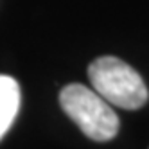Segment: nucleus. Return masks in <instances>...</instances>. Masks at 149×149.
<instances>
[{
    "instance_id": "1",
    "label": "nucleus",
    "mask_w": 149,
    "mask_h": 149,
    "mask_svg": "<svg viewBox=\"0 0 149 149\" xmlns=\"http://www.w3.org/2000/svg\"><path fill=\"white\" fill-rule=\"evenodd\" d=\"M88 77L93 90L119 108L138 110L149 99L147 86L140 74L119 58L102 56L92 61Z\"/></svg>"
},
{
    "instance_id": "2",
    "label": "nucleus",
    "mask_w": 149,
    "mask_h": 149,
    "mask_svg": "<svg viewBox=\"0 0 149 149\" xmlns=\"http://www.w3.org/2000/svg\"><path fill=\"white\" fill-rule=\"evenodd\" d=\"M59 104L79 130L95 142H108L119 133L120 122L110 102L84 84H67L59 92Z\"/></svg>"
},
{
    "instance_id": "3",
    "label": "nucleus",
    "mask_w": 149,
    "mask_h": 149,
    "mask_svg": "<svg viewBox=\"0 0 149 149\" xmlns=\"http://www.w3.org/2000/svg\"><path fill=\"white\" fill-rule=\"evenodd\" d=\"M20 84L15 77L0 74V140L13 126L20 110Z\"/></svg>"
}]
</instances>
